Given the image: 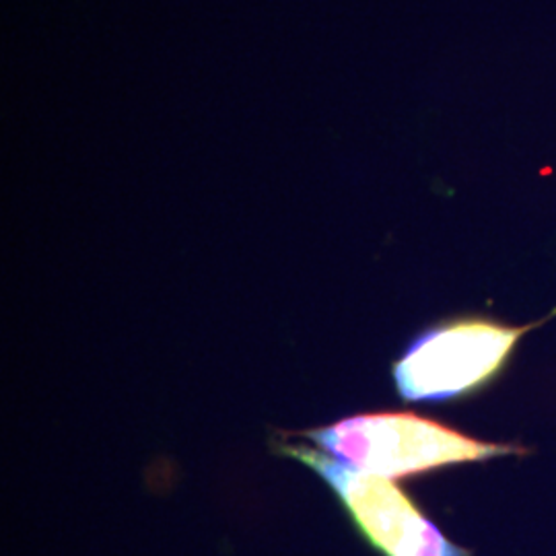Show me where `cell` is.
Segmentation results:
<instances>
[{
  "label": "cell",
  "instance_id": "obj_2",
  "mask_svg": "<svg viewBox=\"0 0 556 556\" xmlns=\"http://www.w3.org/2000/svg\"><path fill=\"white\" fill-rule=\"evenodd\" d=\"M556 316L526 326L464 318L418 337L394 365L397 394L413 402H445L466 396L497 376L517 342Z\"/></svg>",
  "mask_w": 556,
  "mask_h": 556
},
{
  "label": "cell",
  "instance_id": "obj_3",
  "mask_svg": "<svg viewBox=\"0 0 556 556\" xmlns=\"http://www.w3.org/2000/svg\"><path fill=\"white\" fill-rule=\"evenodd\" d=\"M287 456L316 470L337 493L363 538L383 556H470L439 532L390 478L344 466L307 447H285Z\"/></svg>",
  "mask_w": 556,
  "mask_h": 556
},
{
  "label": "cell",
  "instance_id": "obj_1",
  "mask_svg": "<svg viewBox=\"0 0 556 556\" xmlns=\"http://www.w3.org/2000/svg\"><path fill=\"white\" fill-rule=\"evenodd\" d=\"M307 438L344 466L390 480L468 462L526 454L519 445L478 441L413 413L344 418L309 431Z\"/></svg>",
  "mask_w": 556,
  "mask_h": 556
}]
</instances>
